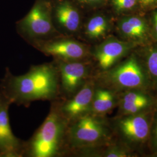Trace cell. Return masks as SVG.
<instances>
[{"mask_svg":"<svg viewBox=\"0 0 157 157\" xmlns=\"http://www.w3.org/2000/svg\"><path fill=\"white\" fill-rule=\"evenodd\" d=\"M157 0H139L141 4L144 5V6H148L151 4L154 3Z\"/></svg>","mask_w":157,"mask_h":157,"instance_id":"603a6c76","label":"cell"},{"mask_svg":"<svg viewBox=\"0 0 157 157\" xmlns=\"http://www.w3.org/2000/svg\"><path fill=\"white\" fill-rule=\"evenodd\" d=\"M155 107L136 114L109 118L115 139L139 155L142 154L148 141Z\"/></svg>","mask_w":157,"mask_h":157,"instance_id":"5b68a950","label":"cell"},{"mask_svg":"<svg viewBox=\"0 0 157 157\" xmlns=\"http://www.w3.org/2000/svg\"><path fill=\"white\" fill-rule=\"evenodd\" d=\"M93 78L96 84L118 93L133 89L153 93L143 56L133 51L110 69L95 74Z\"/></svg>","mask_w":157,"mask_h":157,"instance_id":"277c9868","label":"cell"},{"mask_svg":"<svg viewBox=\"0 0 157 157\" xmlns=\"http://www.w3.org/2000/svg\"><path fill=\"white\" fill-rule=\"evenodd\" d=\"M148 150L151 155V157H157V104L152 118L148 141Z\"/></svg>","mask_w":157,"mask_h":157,"instance_id":"d6986e66","label":"cell"},{"mask_svg":"<svg viewBox=\"0 0 157 157\" xmlns=\"http://www.w3.org/2000/svg\"><path fill=\"white\" fill-rule=\"evenodd\" d=\"M116 29L121 39L138 45H146L151 39V33L146 20L137 16L124 17L117 23Z\"/></svg>","mask_w":157,"mask_h":157,"instance_id":"5bb4252c","label":"cell"},{"mask_svg":"<svg viewBox=\"0 0 157 157\" xmlns=\"http://www.w3.org/2000/svg\"><path fill=\"white\" fill-rule=\"evenodd\" d=\"M0 93L12 104L28 107L37 101L59 98V72L53 60L32 65L23 75H15L6 67L0 83Z\"/></svg>","mask_w":157,"mask_h":157,"instance_id":"6da1fadb","label":"cell"},{"mask_svg":"<svg viewBox=\"0 0 157 157\" xmlns=\"http://www.w3.org/2000/svg\"><path fill=\"white\" fill-rule=\"evenodd\" d=\"M157 96L146 90L133 89L119 93L117 116L136 114L155 107Z\"/></svg>","mask_w":157,"mask_h":157,"instance_id":"4fadbf2b","label":"cell"},{"mask_svg":"<svg viewBox=\"0 0 157 157\" xmlns=\"http://www.w3.org/2000/svg\"><path fill=\"white\" fill-rule=\"evenodd\" d=\"M115 139L109 118L88 113L68 124L65 157H81Z\"/></svg>","mask_w":157,"mask_h":157,"instance_id":"7a4b0ae2","label":"cell"},{"mask_svg":"<svg viewBox=\"0 0 157 157\" xmlns=\"http://www.w3.org/2000/svg\"><path fill=\"white\" fill-rule=\"evenodd\" d=\"M11 102L0 93V153L2 157H23L24 141L12 130L9 118Z\"/></svg>","mask_w":157,"mask_h":157,"instance_id":"7c38bea8","label":"cell"},{"mask_svg":"<svg viewBox=\"0 0 157 157\" xmlns=\"http://www.w3.org/2000/svg\"><path fill=\"white\" fill-rule=\"evenodd\" d=\"M154 44H148L144 53L141 54L150 79L153 93L157 96V41Z\"/></svg>","mask_w":157,"mask_h":157,"instance_id":"ac0fdd59","label":"cell"},{"mask_svg":"<svg viewBox=\"0 0 157 157\" xmlns=\"http://www.w3.org/2000/svg\"><path fill=\"white\" fill-rule=\"evenodd\" d=\"M54 61L59 72V99L71 97L94 76V69L91 59L76 61Z\"/></svg>","mask_w":157,"mask_h":157,"instance_id":"ba28073f","label":"cell"},{"mask_svg":"<svg viewBox=\"0 0 157 157\" xmlns=\"http://www.w3.org/2000/svg\"><path fill=\"white\" fill-rule=\"evenodd\" d=\"M0 157H2V156H1V153H0Z\"/></svg>","mask_w":157,"mask_h":157,"instance_id":"cb8c5ba5","label":"cell"},{"mask_svg":"<svg viewBox=\"0 0 157 157\" xmlns=\"http://www.w3.org/2000/svg\"><path fill=\"white\" fill-rule=\"evenodd\" d=\"M151 33L153 39L157 41V11L153 16L152 28V30H151Z\"/></svg>","mask_w":157,"mask_h":157,"instance_id":"7402d4cb","label":"cell"},{"mask_svg":"<svg viewBox=\"0 0 157 157\" xmlns=\"http://www.w3.org/2000/svg\"><path fill=\"white\" fill-rule=\"evenodd\" d=\"M76 2L84 6H97L103 5L106 0H75Z\"/></svg>","mask_w":157,"mask_h":157,"instance_id":"44dd1931","label":"cell"},{"mask_svg":"<svg viewBox=\"0 0 157 157\" xmlns=\"http://www.w3.org/2000/svg\"><path fill=\"white\" fill-rule=\"evenodd\" d=\"M138 0H111L112 6L118 12L127 11L133 9Z\"/></svg>","mask_w":157,"mask_h":157,"instance_id":"ffe728a7","label":"cell"},{"mask_svg":"<svg viewBox=\"0 0 157 157\" xmlns=\"http://www.w3.org/2000/svg\"><path fill=\"white\" fill-rule=\"evenodd\" d=\"M139 155L124 146L115 139L105 146L89 150L84 157H136Z\"/></svg>","mask_w":157,"mask_h":157,"instance_id":"e0dca14e","label":"cell"},{"mask_svg":"<svg viewBox=\"0 0 157 157\" xmlns=\"http://www.w3.org/2000/svg\"><path fill=\"white\" fill-rule=\"evenodd\" d=\"M67 126L56 100L51 102L50 111L43 124L24 141L23 157H65Z\"/></svg>","mask_w":157,"mask_h":157,"instance_id":"3957f363","label":"cell"},{"mask_svg":"<svg viewBox=\"0 0 157 157\" xmlns=\"http://www.w3.org/2000/svg\"><path fill=\"white\" fill-rule=\"evenodd\" d=\"M95 86L93 77L71 97L56 100L58 109L68 124L90 112Z\"/></svg>","mask_w":157,"mask_h":157,"instance_id":"8fae6325","label":"cell"},{"mask_svg":"<svg viewBox=\"0 0 157 157\" xmlns=\"http://www.w3.org/2000/svg\"><path fill=\"white\" fill-rule=\"evenodd\" d=\"M111 29L112 25L109 17L102 13H97L83 23L77 39L97 44L110 36Z\"/></svg>","mask_w":157,"mask_h":157,"instance_id":"9a60e30c","label":"cell"},{"mask_svg":"<svg viewBox=\"0 0 157 157\" xmlns=\"http://www.w3.org/2000/svg\"><path fill=\"white\" fill-rule=\"evenodd\" d=\"M52 17L59 33L78 38L83 22L81 11L73 1L52 0Z\"/></svg>","mask_w":157,"mask_h":157,"instance_id":"30bf717a","label":"cell"},{"mask_svg":"<svg viewBox=\"0 0 157 157\" xmlns=\"http://www.w3.org/2000/svg\"><path fill=\"white\" fill-rule=\"evenodd\" d=\"M119 94L95 83L89 113L99 116H107L118 107Z\"/></svg>","mask_w":157,"mask_h":157,"instance_id":"2e32d148","label":"cell"},{"mask_svg":"<svg viewBox=\"0 0 157 157\" xmlns=\"http://www.w3.org/2000/svg\"><path fill=\"white\" fill-rule=\"evenodd\" d=\"M138 45L109 36L91 47L90 59L93 63L94 75L113 67L134 50Z\"/></svg>","mask_w":157,"mask_h":157,"instance_id":"9c48e42d","label":"cell"},{"mask_svg":"<svg viewBox=\"0 0 157 157\" xmlns=\"http://www.w3.org/2000/svg\"><path fill=\"white\" fill-rule=\"evenodd\" d=\"M17 33L30 45L62 36L54 26L52 0H36L28 13L16 24Z\"/></svg>","mask_w":157,"mask_h":157,"instance_id":"8992f818","label":"cell"},{"mask_svg":"<svg viewBox=\"0 0 157 157\" xmlns=\"http://www.w3.org/2000/svg\"><path fill=\"white\" fill-rule=\"evenodd\" d=\"M32 45L56 61H84L91 58V46L73 37L60 36L36 42Z\"/></svg>","mask_w":157,"mask_h":157,"instance_id":"52a82bcc","label":"cell"}]
</instances>
